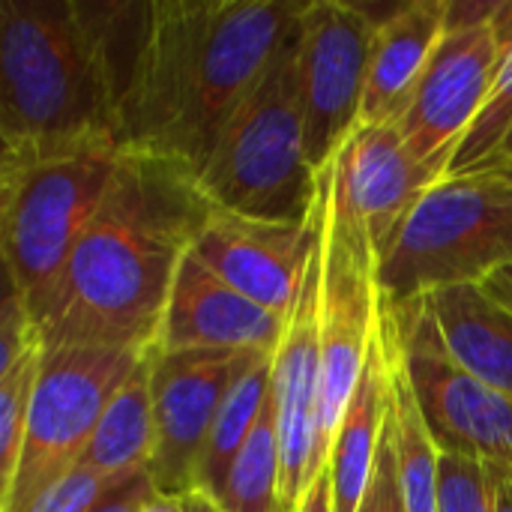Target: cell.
Here are the masks:
<instances>
[{
  "instance_id": "12",
  "label": "cell",
  "mask_w": 512,
  "mask_h": 512,
  "mask_svg": "<svg viewBox=\"0 0 512 512\" xmlns=\"http://www.w3.org/2000/svg\"><path fill=\"white\" fill-rule=\"evenodd\" d=\"M393 318L408 378L438 450L512 468L510 396L456 366L411 306L393 309Z\"/></svg>"
},
{
  "instance_id": "21",
  "label": "cell",
  "mask_w": 512,
  "mask_h": 512,
  "mask_svg": "<svg viewBox=\"0 0 512 512\" xmlns=\"http://www.w3.org/2000/svg\"><path fill=\"white\" fill-rule=\"evenodd\" d=\"M156 450V411H153V381L150 357L138 363L129 381L108 402L96 435L81 459L90 471L111 483L147 471Z\"/></svg>"
},
{
  "instance_id": "9",
  "label": "cell",
  "mask_w": 512,
  "mask_h": 512,
  "mask_svg": "<svg viewBox=\"0 0 512 512\" xmlns=\"http://www.w3.org/2000/svg\"><path fill=\"white\" fill-rule=\"evenodd\" d=\"M498 0H450L447 30L399 120L408 150L438 177L480 117L501 63Z\"/></svg>"
},
{
  "instance_id": "10",
  "label": "cell",
  "mask_w": 512,
  "mask_h": 512,
  "mask_svg": "<svg viewBox=\"0 0 512 512\" xmlns=\"http://www.w3.org/2000/svg\"><path fill=\"white\" fill-rule=\"evenodd\" d=\"M375 18L366 6L312 0L297 21V78L306 159L321 174L360 123Z\"/></svg>"
},
{
  "instance_id": "8",
  "label": "cell",
  "mask_w": 512,
  "mask_h": 512,
  "mask_svg": "<svg viewBox=\"0 0 512 512\" xmlns=\"http://www.w3.org/2000/svg\"><path fill=\"white\" fill-rule=\"evenodd\" d=\"M147 351L45 345L30 402L24 447L0 512H33L36 501L81 465L96 426Z\"/></svg>"
},
{
  "instance_id": "23",
  "label": "cell",
  "mask_w": 512,
  "mask_h": 512,
  "mask_svg": "<svg viewBox=\"0 0 512 512\" xmlns=\"http://www.w3.org/2000/svg\"><path fill=\"white\" fill-rule=\"evenodd\" d=\"M222 512H279V429L273 393L216 498Z\"/></svg>"
},
{
  "instance_id": "26",
  "label": "cell",
  "mask_w": 512,
  "mask_h": 512,
  "mask_svg": "<svg viewBox=\"0 0 512 512\" xmlns=\"http://www.w3.org/2000/svg\"><path fill=\"white\" fill-rule=\"evenodd\" d=\"M438 512H492L489 465L480 459L441 453Z\"/></svg>"
},
{
  "instance_id": "35",
  "label": "cell",
  "mask_w": 512,
  "mask_h": 512,
  "mask_svg": "<svg viewBox=\"0 0 512 512\" xmlns=\"http://www.w3.org/2000/svg\"><path fill=\"white\" fill-rule=\"evenodd\" d=\"M489 168H501V171H510L512 174V129L510 135L504 138V144H501V150H498V156H495V162H492ZM480 171H483V168H480Z\"/></svg>"
},
{
  "instance_id": "18",
  "label": "cell",
  "mask_w": 512,
  "mask_h": 512,
  "mask_svg": "<svg viewBox=\"0 0 512 512\" xmlns=\"http://www.w3.org/2000/svg\"><path fill=\"white\" fill-rule=\"evenodd\" d=\"M444 354L477 381L512 399V312L483 285H453L408 303Z\"/></svg>"
},
{
  "instance_id": "7",
  "label": "cell",
  "mask_w": 512,
  "mask_h": 512,
  "mask_svg": "<svg viewBox=\"0 0 512 512\" xmlns=\"http://www.w3.org/2000/svg\"><path fill=\"white\" fill-rule=\"evenodd\" d=\"M312 219L321 240V399L312 480L327 468L381 312L378 258L366 228L336 189V159L315 180Z\"/></svg>"
},
{
  "instance_id": "6",
  "label": "cell",
  "mask_w": 512,
  "mask_h": 512,
  "mask_svg": "<svg viewBox=\"0 0 512 512\" xmlns=\"http://www.w3.org/2000/svg\"><path fill=\"white\" fill-rule=\"evenodd\" d=\"M512 267V174H447L423 192L378 255L393 309L453 285H483Z\"/></svg>"
},
{
  "instance_id": "11",
  "label": "cell",
  "mask_w": 512,
  "mask_h": 512,
  "mask_svg": "<svg viewBox=\"0 0 512 512\" xmlns=\"http://www.w3.org/2000/svg\"><path fill=\"white\" fill-rule=\"evenodd\" d=\"M156 411V450L147 477L159 495L195 492L213 423L234 384L264 351H147Z\"/></svg>"
},
{
  "instance_id": "16",
  "label": "cell",
  "mask_w": 512,
  "mask_h": 512,
  "mask_svg": "<svg viewBox=\"0 0 512 512\" xmlns=\"http://www.w3.org/2000/svg\"><path fill=\"white\" fill-rule=\"evenodd\" d=\"M441 177L405 144L399 123H357L336 156V189L345 207L366 228L375 258Z\"/></svg>"
},
{
  "instance_id": "4",
  "label": "cell",
  "mask_w": 512,
  "mask_h": 512,
  "mask_svg": "<svg viewBox=\"0 0 512 512\" xmlns=\"http://www.w3.org/2000/svg\"><path fill=\"white\" fill-rule=\"evenodd\" d=\"M123 153L114 135L0 144V252L9 288L24 303L60 276Z\"/></svg>"
},
{
  "instance_id": "29",
  "label": "cell",
  "mask_w": 512,
  "mask_h": 512,
  "mask_svg": "<svg viewBox=\"0 0 512 512\" xmlns=\"http://www.w3.org/2000/svg\"><path fill=\"white\" fill-rule=\"evenodd\" d=\"M360 512H405V498H402L396 456H393V444H390L387 426H384V435H381V447H378L372 483H369V492L363 498Z\"/></svg>"
},
{
  "instance_id": "3",
  "label": "cell",
  "mask_w": 512,
  "mask_h": 512,
  "mask_svg": "<svg viewBox=\"0 0 512 512\" xmlns=\"http://www.w3.org/2000/svg\"><path fill=\"white\" fill-rule=\"evenodd\" d=\"M150 3L0 0V144L117 135Z\"/></svg>"
},
{
  "instance_id": "2",
  "label": "cell",
  "mask_w": 512,
  "mask_h": 512,
  "mask_svg": "<svg viewBox=\"0 0 512 512\" xmlns=\"http://www.w3.org/2000/svg\"><path fill=\"white\" fill-rule=\"evenodd\" d=\"M303 6L297 0H153L120 108V144L201 177L228 117Z\"/></svg>"
},
{
  "instance_id": "25",
  "label": "cell",
  "mask_w": 512,
  "mask_h": 512,
  "mask_svg": "<svg viewBox=\"0 0 512 512\" xmlns=\"http://www.w3.org/2000/svg\"><path fill=\"white\" fill-rule=\"evenodd\" d=\"M42 357H45V342H36L9 372L0 375V495L12 486L18 468Z\"/></svg>"
},
{
  "instance_id": "22",
  "label": "cell",
  "mask_w": 512,
  "mask_h": 512,
  "mask_svg": "<svg viewBox=\"0 0 512 512\" xmlns=\"http://www.w3.org/2000/svg\"><path fill=\"white\" fill-rule=\"evenodd\" d=\"M273 393V354H264L228 393V399L219 408V417L213 423L210 441L204 447L198 477H195V492H204L207 498H219L228 471L243 450L246 438L252 435L267 399Z\"/></svg>"
},
{
  "instance_id": "36",
  "label": "cell",
  "mask_w": 512,
  "mask_h": 512,
  "mask_svg": "<svg viewBox=\"0 0 512 512\" xmlns=\"http://www.w3.org/2000/svg\"><path fill=\"white\" fill-rule=\"evenodd\" d=\"M186 501H189V512H219V504L213 498H207L204 492H192V495H186Z\"/></svg>"
},
{
  "instance_id": "24",
  "label": "cell",
  "mask_w": 512,
  "mask_h": 512,
  "mask_svg": "<svg viewBox=\"0 0 512 512\" xmlns=\"http://www.w3.org/2000/svg\"><path fill=\"white\" fill-rule=\"evenodd\" d=\"M495 27H498V39H501L498 75H495L492 93H489L480 117L474 120L471 132L459 144L447 174H465V171L489 168L512 129V0H498Z\"/></svg>"
},
{
  "instance_id": "20",
  "label": "cell",
  "mask_w": 512,
  "mask_h": 512,
  "mask_svg": "<svg viewBox=\"0 0 512 512\" xmlns=\"http://www.w3.org/2000/svg\"><path fill=\"white\" fill-rule=\"evenodd\" d=\"M381 333L390 357V411H387V432L396 456L399 486L405 498V512H438V468L441 450L426 426L420 411L414 384L405 369L402 339L396 330L393 309L384 303L381 294Z\"/></svg>"
},
{
  "instance_id": "15",
  "label": "cell",
  "mask_w": 512,
  "mask_h": 512,
  "mask_svg": "<svg viewBox=\"0 0 512 512\" xmlns=\"http://www.w3.org/2000/svg\"><path fill=\"white\" fill-rule=\"evenodd\" d=\"M285 318L222 282L189 249L168 297L159 339L150 351H264L279 348Z\"/></svg>"
},
{
  "instance_id": "31",
  "label": "cell",
  "mask_w": 512,
  "mask_h": 512,
  "mask_svg": "<svg viewBox=\"0 0 512 512\" xmlns=\"http://www.w3.org/2000/svg\"><path fill=\"white\" fill-rule=\"evenodd\" d=\"M294 512H333V477H330V465L312 480V486L306 489L300 507Z\"/></svg>"
},
{
  "instance_id": "13",
  "label": "cell",
  "mask_w": 512,
  "mask_h": 512,
  "mask_svg": "<svg viewBox=\"0 0 512 512\" xmlns=\"http://www.w3.org/2000/svg\"><path fill=\"white\" fill-rule=\"evenodd\" d=\"M312 222V255L303 288L285 315L279 348L273 351V408L279 429V512L300 507L312 486V456L321 399V240Z\"/></svg>"
},
{
  "instance_id": "34",
  "label": "cell",
  "mask_w": 512,
  "mask_h": 512,
  "mask_svg": "<svg viewBox=\"0 0 512 512\" xmlns=\"http://www.w3.org/2000/svg\"><path fill=\"white\" fill-rule=\"evenodd\" d=\"M141 512H189V501L186 498H171V495L153 492L147 498V504L141 507Z\"/></svg>"
},
{
  "instance_id": "19",
  "label": "cell",
  "mask_w": 512,
  "mask_h": 512,
  "mask_svg": "<svg viewBox=\"0 0 512 512\" xmlns=\"http://www.w3.org/2000/svg\"><path fill=\"white\" fill-rule=\"evenodd\" d=\"M387 411H390V357H387L381 312H378V327L369 345L366 366L342 414L333 453L327 462L333 477V512H360L363 507V498L372 483L381 435L387 426Z\"/></svg>"
},
{
  "instance_id": "1",
  "label": "cell",
  "mask_w": 512,
  "mask_h": 512,
  "mask_svg": "<svg viewBox=\"0 0 512 512\" xmlns=\"http://www.w3.org/2000/svg\"><path fill=\"white\" fill-rule=\"evenodd\" d=\"M213 210L189 168L126 150L60 276L24 303L42 342L150 351L174 276Z\"/></svg>"
},
{
  "instance_id": "30",
  "label": "cell",
  "mask_w": 512,
  "mask_h": 512,
  "mask_svg": "<svg viewBox=\"0 0 512 512\" xmlns=\"http://www.w3.org/2000/svg\"><path fill=\"white\" fill-rule=\"evenodd\" d=\"M153 492L156 489H153L147 471H141L135 477H126L123 483H117L90 512H141Z\"/></svg>"
},
{
  "instance_id": "14",
  "label": "cell",
  "mask_w": 512,
  "mask_h": 512,
  "mask_svg": "<svg viewBox=\"0 0 512 512\" xmlns=\"http://www.w3.org/2000/svg\"><path fill=\"white\" fill-rule=\"evenodd\" d=\"M192 249L234 291L285 318L309 267L312 222L252 219L216 207Z\"/></svg>"
},
{
  "instance_id": "27",
  "label": "cell",
  "mask_w": 512,
  "mask_h": 512,
  "mask_svg": "<svg viewBox=\"0 0 512 512\" xmlns=\"http://www.w3.org/2000/svg\"><path fill=\"white\" fill-rule=\"evenodd\" d=\"M123 483V480H120ZM117 483L90 471L87 465H75L66 477H60L39 501L33 512H90Z\"/></svg>"
},
{
  "instance_id": "28",
  "label": "cell",
  "mask_w": 512,
  "mask_h": 512,
  "mask_svg": "<svg viewBox=\"0 0 512 512\" xmlns=\"http://www.w3.org/2000/svg\"><path fill=\"white\" fill-rule=\"evenodd\" d=\"M36 342H42L33 318L27 315L24 300L9 288L3 303V327H0V375L9 372Z\"/></svg>"
},
{
  "instance_id": "32",
  "label": "cell",
  "mask_w": 512,
  "mask_h": 512,
  "mask_svg": "<svg viewBox=\"0 0 512 512\" xmlns=\"http://www.w3.org/2000/svg\"><path fill=\"white\" fill-rule=\"evenodd\" d=\"M489 480H492V512H512V468L489 465Z\"/></svg>"
},
{
  "instance_id": "17",
  "label": "cell",
  "mask_w": 512,
  "mask_h": 512,
  "mask_svg": "<svg viewBox=\"0 0 512 512\" xmlns=\"http://www.w3.org/2000/svg\"><path fill=\"white\" fill-rule=\"evenodd\" d=\"M450 0H414L375 18L360 123H399L447 30Z\"/></svg>"
},
{
  "instance_id": "33",
  "label": "cell",
  "mask_w": 512,
  "mask_h": 512,
  "mask_svg": "<svg viewBox=\"0 0 512 512\" xmlns=\"http://www.w3.org/2000/svg\"><path fill=\"white\" fill-rule=\"evenodd\" d=\"M483 291H486L489 297H495L501 306H507L512 312V267L495 273V276H489V279L483 282Z\"/></svg>"
},
{
  "instance_id": "37",
  "label": "cell",
  "mask_w": 512,
  "mask_h": 512,
  "mask_svg": "<svg viewBox=\"0 0 512 512\" xmlns=\"http://www.w3.org/2000/svg\"><path fill=\"white\" fill-rule=\"evenodd\" d=\"M219 512H222V510H219Z\"/></svg>"
},
{
  "instance_id": "5",
  "label": "cell",
  "mask_w": 512,
  "mask_h": 512,
  "mask_svg": "<svg viewBox=\"0 0 512 512\" xmlns=\"http://www.w3.org/2000/svg\"><path fill=\"white\" fill-rule=\"evenodd\" d=\"M315 180L318 174L306 159L294 24L228 117L198 183L219 210L273 222H306Z\"/></svg>"
}]
</instances>
